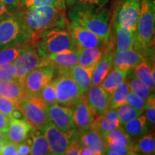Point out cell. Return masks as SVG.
<instances>
[{"label": "cell", "instance_id": "cell-1", "mask_svg": "<svg viewBox=\"0 0 155 155\" xmlns=\"http://www.w3.org/2000/svg\"><path fill=\"white\" fill-rule=\"evenodd\" d=\"M13 12L19 19L28 37L27 43L35 45L42 33L54 28H68L66 2L31 9L17 8Z\"/></svg>", "mask_w": 155, "mask_h": 155}, {"label": "cell", "instance_id": "cell-2", "mask_svg": "<svg viewBox=\"0 0 155 155\" xmlns=\"http://www.w3.org/2000/svg\"><path fill=\"white\" fill-rule=\"evenodd\" d=\"M68 19L94 33L104 42L103 46L114 45L109 22V12L96 6L72 4Z\"/></svg>", "mask_w": 155, "mask_h": 155}, {"label": "cell", "instance_id": "cell-3", "mask_svg": "<svg viewBox=\"0 0 155 155\" xmlns=\"http://www.w3.org/2000/svg\"><path fill=\"white\" fill-rule=\"evenodd\" d=\"M154 1L141 0L133 48L144 56L145 61H149V58H152V48L154 45Z\"/></svg>", "mask_w": 155, "mask_h": 155}, {"label": "cell", "instance_id": "cell-4", "mask_svg": "<svg viewBox=\"0 0 155 155\" xmlns=\"http://www.w3.org/2000/svg\"><path fill=\"white\" fill-rule=\"evenodd\" d=\"M34 46L39 55L45 59L52 54L79 48L68 28H54L46 31L39 38Z\"/></svg>", "mask_w": 155, "mask_h": 155}, {"label": "cell", "instance_id": "cell-5", "mask_svg": "<svg viewBox=\"0 0 155 155\" xmlns=\"http://www.w3.org/2000/svg\"><path fill=\"white\" fill-rule=\"evenodd\" d=\"M33 129H43L50 121L48 106L40 96L23 98L17 104Z\"/></svg>", "mask_w": 155, "mask_h": 155}, {"label": "cell", "instance_id": "cell-6", "mask_svg": "<svg viewBox=\"0 0 155 155\" xmlns=\"http://www.w3.org/2000/svg\"><path fill=\"white\" fill-rule=\"evenodd\" d=\"M27 42L28 37L24 28L12 12L0 20V50Z\"/></svg>", "mask_w": 155, "mask_h": 155}, {"label": "cell", "instance_id": "cell-7", "mask_svg": "<svg viewBox=\"0 0 155 155\" xmlns=\"http://www.w3.org/2000/svg\"><path fill=\"white\" fill-rule=\"evenodd\" d=\"M13 63L16 68V79L21 83L30 71L37 68L48 65L46 59L39 55L36 48L28 43L25 44Z\"/></svg>", "mask_w": 155, "mask_h": 155}, {"label": "cell", "instance_id": "cell-8", "mask_svg": "<svg viewBox=\"0 0 155 155\" xmlns=\"http://www.w3.org/2000/svg\"><path fill=\"white\" fill-rule=\"evenodd\" d=\"M55 72V68L50 65L37 68L30 71L22 83L25 98L40 96L43 87L53 81Z\"/></svg>", "mask_w": 155, "mask_h": 155}, {"label": "cell", "instance_id": "cell-9", "mask_svg": "<svg viewBox=\"0 0 155 155\" xmlns=\"http://www.w3.org/2000/svg\"><path fill=\"white\" fill-rule=\"evenodd\" d=\"M55 88L57 104L73 107L83 94L73 79L67 72H58V75L53 80Z\"/></svg>", "mask_w": 155, "mask_h": 155}, {"label": "cell", "instance_id": "cell-10", "mask_svg": "<svg viewBox=\"0 0 155 155\" xmlns=\"http://www.w3.org/2000/svg\"><path fill=\"white\" fill-rule=\"evenodd\" d=\"M140 5L141 0H118L112 22L135 32Z\"/></svg>", "mask_w": 155, "mask_h": 155}, {"label": "cell", "instance_id": "cell-11", "mask_svg": "<svg viewBox=\"0 0 155 155\" xmlns=\"http://www.w3.org/2000/svg\"><path fill=\"white\" fill-rule=\"evenodd\" d=\"M52 155H63L73 141L78 139V132L65 133L49 121L42 129Z\"/></svg>", "mask_w": 155, "mask_h": 155}, {"label": "cell", "instance_id": "cell-12", "mask_svg": "<svg viewBox=\"0 0 155 155\" xmlns=\"http://www.w3.org/2000/svg\"><path fill=\"white\" fill-rule=\"evenodd\" d=\"M47 113L50 121L63 132H78L73 121L72 107L60 106L55 104L48 106Z\"/></svg>", "mask_w": 155, "mask_h": 155}, {"label": "cell", "instance_id": "cell-13", "mask_svg": "<svg viewBox=\"0 0 155 155\" xmlns=\"http://www.w3.org/2000/svg\"><path fill=\"white\" fill-rule=\"evenodd\" d=\"M72 108L75 126L78 134L81 135L90 129L96 115L89 106L85 94L78 99Z\"/></svg>", "mask_w": 155, "mask_h": 155}, {"label": "cell", "instance_id": "cell-14", "mask_svg": "<svg viewBox=\"0 0 155 155\" xmlns=\"http://www.w3.org/2000/svg\"><path fill=\"white\" fill-rule=\"evenodd\" d=\"M68 30L79 48H102L104 45L98 36L77 23L70 22Z\"/></svg>", "mask_w": 155, "mask_h": 155}, {"label": "cell", "instance_id": "cell-15", "mask_svg": "<svg viewBox=\"0 0 155 155\" xmlns=\"http://www.w3.org/2000/svg\"><path fill=\"white\" fill-rule=\"evenodd\" d=\"M79 50H67L48 55L45 58L48 65H52L58 72H67L78 64Z\"/></svg>", "mask_w": 155, "mask_h": 155}, {"label": "cell", "instance_id": "cell-16", "mask_svg": "<svg viewBox=\"0 0 155 155\" xmlns=\"http://www.w3.org/2000/svg\"><path fill=\"white\" fill-rule=\"evenodd\" d=\"M86 99L96 116L101 115L108 109L111 94L106 91L101 85H91L87 91Z\"/></svg>", "mask_w": 155, "mask_h": 155}, {"label": "cell", "instance_id": "cell-17", "mask_svg": "<svg viewBox=\"0 0 155 155\" xmlns=\"http://www.w3.org/2000/svg\"><path fill=\"white\" fill-rule=\"evenodd\" d=\"M145 58L135 49L115 52L113 55V67L117 68L125 72H129L138 65Z\"/></svg>", "mask_w": 155, "mask_h": 155}, {"label": "cell", "instance_id": "cell-18", "mask_svg": "<svg viewBox=\"0 0 155 155\" xmlns=\"http://www.w3.org/2000/svg\"><path fill=\"white\" fill-rule=\"evenodd\" d=\"M119 117L116 109H108L101 115L96 116L90 129H94L103 138L110 131L120 127Z\"/></svg>", "mask_w": 155, "mask_h": 155}, {"label": "cell", "instance_id": "cell-19", "mask_svg": "<svg viewBox=\"0 0 155 155\" xmlns=\"http://www.w3.org/2000/svg\"><path fill=\"white\" fill-rule=\"evenodd\" d=\"M32 126L27 121L10 119L6 136L8 141L19 144L29 138L32 130Z\"/></svg>", "mask_w": 155, "mask_h": 155}, {"label": "cell", "instance_id": "cell-20", "mask_svg": "<svg viewBox=\"0 0 155 155\" xmlns=\"http://www.w3.org/2000/svg\"><path fill=\"white\" fill-rule=\"evenodd\" d=\"M113 49L103 50V55L92 71V84L101 85L113 68Z\"/></svg>", "mask_w": 155, "mask_h": 155}, {"label": "cell", "instance_id": "cell-21", "mask_svg": "<svg viewBox=\"0 0 155 155\" xmlns=\"http://www.w3.org/2000/svg\"><path fill=\"white\" fill-rule=\"evenodd\" d=\"M114 31L113 39L115 45V52L133 49L135 42V32L120 26L116 23H112Z\"/></svg>", "mask_w": 155, "mask_h": 155}, {"label": "cell", "instance_id": "cell-22", "mask_svg": "<svg viewBox=\"0 0 155 155\" xmlns=\"http://www.w3.org/2000/svg\"><path fill=\"white\" fill-rule=\"evenodd\" d=\"M81 146L86 147L93 153H103L106 151V142L99 134L93 129H89L86 132L81 134L78 137Z\"/></svg>", "mask_w": 155, "mask_h": 155}, {"label": "cell", "instance_id": "cell-23", "mask_svg": "<svg viewBox=\"0 0 155 155\" xmlns=\"http://www.w3.org/2000/svg\"><path fill=\"white\" fill-rule=\"evenodd\" d=\"M0 96L9 98L17 104L22 98H25L22 83L17 79L0 81Z\"/></svg>", "mask_w": 155, "mask_h": 155}, {"label": "cell", "instance_id": "cell-24", "mask_svg": "<svg viewBox=\"0 0 155 155\" xmlns=\"http://www.w3.org/2000/svg\"><path fill=\"white\" fill-rule=\"evenodd\" d=\"M68 75L73 79L83 94L88 91L92 85V71L85 68L78 64L68 71Z\"/></svg>", "mask_w": 155, "mask_h": 155}, {"label": "cell", "instance_id": "cell-25", "mask_svg": "<svg viewBox=\"0 0 155 155\" xmlns=\"http://www.w3.org/2000/svg\"><path fill=\"white\" fill-rule=\"evenodd\" d=\"M30 137V155H52L42 129H32Z\"/></svg>", "mask_w": 155, "mask_h": 155}, {"label": "cell", "instance_id": "cell-26", "mask_svg": "<svg viewBox=\"0 0 155 155\" xmlns=\"http://www.w3.org/2000/svg\"><path fill=\"white\" fill-rule=\"evenodd\" d=\"M133 71L135 76L154 93V64L150 63L147 61H142L137 65Z\"/></svg>", "mask_w": 155, "mask_h": 155}, {"label": "cell", "instance_id": "cell-27", "mask_svg": "<svg viewBox=\"0 0 155 155\" xmlns=\"http://www.w3.org/2000/svg\"><path fill=\"white\" fill-rule=\"evenodd\" d=\"M103 55L102 48H80L78 64L85 68L93 71Z\"/></svg>", "mask_w": 155, "mask_h": 155}, {"label": "cell", "instance_id": "cell-28", "mask_svg": "<svg viewBox=\"0 0 155 155\" xmlns=\"http://www.w3.org/2000/svg\"><path fill=\"white\" fill-rule=\"evenodd\" d=\"M129 73L114 67V68L111 70V71L108 73V75L101 83V86L106 91L111 94L114 91L127 79Z\"/></svg>", "mask_w": 155, "mask_h": 155}, {"label": "cell", "instance_id": "cell-29", "mask_svg": "<svg viewBox=\"0 0 155 155\" xmlns=\"http://www.w3.org/2000/svg\"><path fill=\"white\" fill-rule=\"evenodd\" d=\"M124 130L131 138H136L145 134L148 131L146 116L140 115L124 124Z\"/></svg>", "mask_w": 155, "mask_h": 155}, {"label": "cell", "instance_id": "cell-30", "mask_svg": "<svg viewBox=\"0 0 155 155\" xmlns=\"http://www.w3.org/2000/svg\"><path fill=\"white\" fill-rule=\"evenodd\" d=\"M106 144L113 146H132L133 140L124 130L123 128L119 127L110 131L104 137Z\"/></svg>", "mask_w": 155, "mask_h": 155}, {"label": "cell", "instance_id": "cell-31", "mask_svg": "<svg viewBox=\"0 0 155 155\" xmlns=\"http://www.w3.org/2000/svg\"><path fill=\"white\" fill-rule=\"evenodd\" d=\"M133 149L136 152L145 155H154L155 138L154 133L145 134L134 141Z\"/></svg>", "mask_w": 155, "mask_h": 155}, {"label": "cell", "instance_id": "cell-32", "mask_svg": "<svg viewBox=\"0 0 155 155\" xmlns=\"http://www.w3.org/2000/svg\"><path fill=\"white\" fill-rule=\"evenodd\" d=\"M129 81L126 80L122 82L111 94L108 109H116L118 107L126 104V98L129 94Z\"/></svg>", "mask_w": 155, "mask_h": 155}, {"label": "cell", "instance_id": "cell-33", "mask_svg": "<svg viewBox=\"0 0 155 155\" xmlns=\"http://www.w3.org/2000/svg\"><path fill=\"white\" fill-rule=\"evenodd\" d=\"M25 44L9 46L0 50V65L14 63L24 47Z\"/></svg>", "mask_w": 155, "mask_h": 155}, {"label": "cell", "instance_id": "cell-34", "mask_svg": "<svg viewBox=\"0 0 155 155\" xmlns=\"http://www.w3.org/2000/svg\"><path fill=\"white\" fill-rule=\"evenodd\" d=\"M116 111L117 113L118 117H119L120 124L122 125L142 114V113L139 111V110L136 109L132 106L128 105L127 104L118 107L116 109Z\"/></svg>", "mask_w": 155, "mask_h": 155}, {"label": "cell", "instance_id": "cell-35", "mask_svg": "<svg viewBox=\"0 0 155 155\" xmlns=\"http://www.w3.org/2000/svg\"><path fill=\"white\" fill-rule=\"evenodd\" d=\"M129 86L131 92L138 95L144 100H147L150 95L154 94V92H152L144 83L139 81L135 75L131 77L130 81H129Z\"/></svg>", "mask_w": 155, "mask_h": 155}, {"label": "cell", "instance_id": "cell-36", "mask_svg": "<svg viewBox=\"0 0 155 155\" xmlns=\"http://www.w3.org/2000/svg\"><path fill=\"white\" fill-rule=\"evenodd\" d=\"M39 96L43 101V102L47 106L57 104L55 88L53 81L43 87V88L42 89L40 93V96Z\"/></svg>", "mask_w": 155, "mask_h": 155}, {"label": "cell", "instance_id": "cell-37", "mask_svg": "<svg viewBox=\"0 0 155 155\" xmlns=\"http://www.w3.org/2000/svg\"><path fill=\"white\" fill-rule=\"evenodd\" d=\"M61 2H66V0H20L22 7L25 9L46 7Z\"/></svg>", "mask_w": 155, "mask_h": 155}, {"label": "cell", "instance_id": "cell-38", "mask_svg": "<svg viewBox=\"0 0 155 155\" xmlns=\"http://www.w3.org/2000/svg\"><path fill=\"white\" fill-rule=\"evenodd\" d=\"M126 104L143 113L147 107V100H144L138 95L129 91L126 98Z\"/></svg>", "mask_w": 155, "mask_h": 155}, {"label": "cell", "instance_id": "cell-39", "mask_svg": "<svg viewBox=\"0 0 155 155\" xmlns=\"http://www.w3.org/2000/svg\"><path fill=\"white\" fill-rule=\"evenodd\" d=\"M16 103L5 97L0 96V112L10 118L12 112L17 108Z\"/></svg>", "mask_w": 155, "mask_h": 155}, {"label": "cell", "instance_id": "cell-40", "mask_svg": "<svg viewBox=\"0 0 155 155\" xmlns=\"http://www.w3.org/2000/svg\"><path fill=\"white\" fill-rule=\"evenodd\" d=\"M16 79V68L14 63L0 65V81Z\"/></svg>", "mask_w": 155, "mask_h": 155}, {"label": "cell", "instance_id": "cell-41", "mask_svg": "<svg viewBox=\"0 0 155 155\" xmlns=\"http://www.w3.org/2000/svg\"><path fill=\"white\" fill-rule=\"evenodd\" d=\"M147 107L145 108L147 119L150 124L154 125L155 123V98L154 94H152L147 99Z\"/></svg>", "mask_w": 155, "mask_h": 155}, {"label": "cell", "instance_id": "cell-42", "mask_svg": "<svg viewBox=\"0 0 155 155\" xmlns=\"http://www.w3.org/2000/svg\"><path fill=\"white\" fill-rule=\"evenodd\" d=\"M18 151H17V144L15 143L7 141L4 146L2 151L1 155H17Z\"/></svg>", "mask_w": 155, "mask_h": 155}, {"label": "cell", "instance_id": "cell-43", "mask_svg": "<svg viewBox=\"0 0 155 155\" xmlns=\"http://www.w3.org/2000/svg\"><path fill=\"white\" fill-rule=\"evenodd\" d=\"M81 147L78 139L73 141L63 155H79V149Z\"/></svg>", "mask_w": 155, "mask_h": 155}, {"label": "cell", "instance_id": "cell-44", "mask_svg": "<svg viewBox=\"0 0 155 155\" xmlns=\"http://www.w3.org/2000/svg\"><path fill=\"white\" fill-rule=\"evenodd\" d=\"M17 151L19 154L24 155H30L31 147H30V141H23V142L17 144Z\"/></svg>", "mask_w": 155, "mask_h": 155}, {"label": "cell", "instance_id": "cell-45", "mask_svg": "<svg viewBox=\"0 0 155 155\" xmlns=\"http://www.w3.org/2000/svg\"><path fill=\"white\" fill-rule=\"evenodd\" d=\"M10 118L0 112V131L6 134L8 129Z\"/></svg>", "mask_w": 155, "mask_h": 155}, {"label": "cell", "instance_id": "cell-46", "mask_svg": "<svg viewBox=\"0 0 155 155\" xmlns=\"http://www.w3.org/2000/svg\"><path fill=\"white\" fill-rule=\"evenodd\" d=\"M104 0H66V2L70 3V5L72 4H83V5H99Z\"/></svg>", "mask_w": 155, "mask_h": 155}, {"label": "cell", "instance_id": "cell-47", "mask_svg": "<svg viewBox=\"0 0 155 155\" xmlns=\"http://www.w3.org/2000/svg\"><path fill=\"white\" fill-rule=\"evenodd\" d=\"M11 12L19 8L20 0H1Z\"/></svg>", "mask_w": 155, "mask_h": 155}, {"label": "cell", "instance_id": "cell-48", "mask_svg": "<svg viewBox=\"0 0 155 155\" xmlns=\"http://www.w3.org/2000/svg\"><path fill=\"white\" fill-rule=\"evenodd\" d=\"M11 11L7 8V7L0 0V20L5 18L11 14Z\"/></svg>", "mask_w": 155, "mask_h": 155}, {"label": "cell", "instance_id": "cell-49", "mask_svg": "<svg viewBox=\"0 0 155 155\" xmlns=\"http://www.w3.org/2000/svg\"><path fill=\"white\" fill-rule=\"evenodd\" d=\"M93 153L88 147L81 146L79 149V155H92Z\"/></svg>", "mask_w": 155, "mask_h": 155}, {"label": "cell", "instance_id": "cell-50", "mask_svg": "<svg viewBox=\"0 0 155 155\" xmlns=\"http://www.w3.org/2000/svg\"><path fill=\"white\" fill-rule=\"evenodd\" d=\"M0 141H8L6 134L0 131Z\"/></svg>", "mask_w": 155, "mask_h": 155}, {"label": "cell", "instance_id": "cell-51", "mask_svg": "<svg viewBox=\"0 0 155 155\" xmlns=\"http://www.w3.org/2000/svg\"><path fill=\"white\" fill-rule=\"evenodd\" d=\"M104 155H121V154H118V153H116V152H111V151H105Z\"/></svg>", "mask_w": 155, "mask_h": 155}, {"label": "cell", "instance_id": "cell-52", "mask_svg": "<svg viewBox=\"0 0 155 155\" xmlns=\"http://www.w3.org/2000/svg\"><path fill=\"white\" fill-rule=\"evenodd\" d=\"M7 142V141H0V155H1L2 151V149H3L4 146H5V144Z\"/></svg>", "mask_w": 155, "mask_h": 155}, {"label": "cell", "instance_id": "cell-53", "mask_svg": "<svg viewBox=\"0 0 155 155\" xmlns=\"http://www.w3.org/2000/svg\"><path fill=\"white\" fill-rule=\"evenodd\" d=\"M92 155H104V154L103 153H94Z\"/></svg>", "mask_w": 155, "mask_h": 155}, {"label": "cell", "instance_id": "cell-54", "mask_svg": "<svg viewBox=\"0 0 155 155\" xmlns=\"http://www.w3.org/2000/svg\"><path fill=\"white\" fill-rule=\"evenodd\" d=\"M17 155H24V154H19V153H18V154Z\"/></svg>", "mask_w": 155, "mask_h": 155}, {"label": "cell", "instance_id": "cell-55", "mask_svg": "<svg viewBox=\"0 0 155 155\" xmlns=\"http://www.w3.org/2000/svg\"><path fill=\"white\" fill-rule=\"evenodd\" d=\"M139 155H145V154H139Z\"/></svg>", "mask_w": 155, "mask_h": 155}]
</instances>
